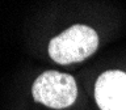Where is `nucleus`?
Masks as SVG:
<instances>
[{
	"mask_svg": "<svg viewBox=\"0 0 126 110\" xmlns=\"http://www.w3.org/2000/svg\"><path fill=\"white\" fill-rule=\"evenodd\" d=\"M98 47V35L87 25H72L49 43V55L59 64L83 62Z\"/></svg>",
	"mask_w": 126,
	"mask_h": 110,
	"instance_id": "1",
	"label": "nucleus"
},
{
	"mask_svg": "<svg viewBox=\"0 0 126 110\" xmlns=\"http://www.w3.org/2000/svg\"><path fill=\"white\" fill-rule=\"evenodd\" d=\"M34 101L51 109H66L76 100L78 86L71 75L46 71L35 79L32 86Z\"/></svg>",
	"mask_w": 126,
	"mask_h": 110,
	"instance_id": "2",
	"label": "nucleus"
},
{
	"mask_svg": "<svg viewBox=\"0 0 126 110\" xmlns=\"http://www.w3.org/2000/svg\"><path fill=\"white\" fill-rule=\"evenodd\" d=\"M94 98L101 110H126V73L110 69L97 79Z\"/></svg>",
	"mask_w": 126,
	"mask_h": 110,
	"instance_id": "3",
	"label": "nucleus"
}]
</instances>
